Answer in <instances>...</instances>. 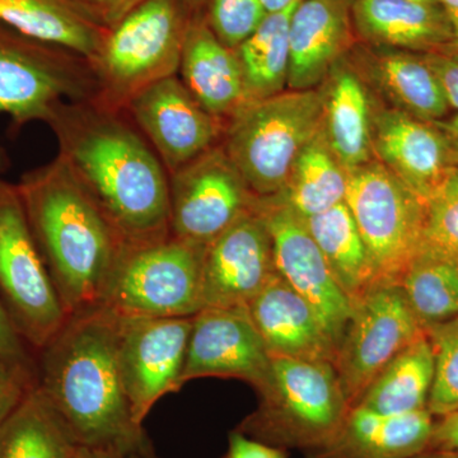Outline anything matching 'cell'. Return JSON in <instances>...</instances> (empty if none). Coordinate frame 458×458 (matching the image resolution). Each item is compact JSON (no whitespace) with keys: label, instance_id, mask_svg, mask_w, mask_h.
<instances>
[{"label":"cell","instance_id":"6da1fadb","mask_svg":"<svg viewBox=\"0 0 458 458\" xmlns=\"http://www.w3.org/2000/svg\"><path fill=\"white\" fill-rule=\"evenodd\" d=\"M47 125L57 156L126 245L170 236V177L125 110L98 99L66 102Z\"/></svg>","mask_w":458,"mask_h":458},{"label":"cell","instance_id":"7a4b0ae2","mask_svg":"<svg viewBox=\"0 0 458 458\" xmlns=\"http://www.w3.org/2000/svg\"><path fill=\"white\" fill-rule=\"evenodd\" d=\"M119 318L104 307L69 316L36 354L38 386L83 447L148 438L132 419L117 358Z\"/></svg>","mask_w":458,"mask_h":458},{"label":"cell","instance_id":"3957f363","mask_svg":"<svg viewBox=\"0 0 458 458\" xmlns=\"http://www.w3.org/2000/svg\"><path fill=\"white\" fill-rule=\"evenodd\" d=\"M17 188L65 311L99 307L125 241L59 156L23 174Z\"/></svg>","mask_w":458,"mask_h":458},{"label":"cell","instance_id":"277c9868","mask_svg":"<svg viewBox=\"0 0 458 458\" xmlns=\"http://www.w3.org/2000/svg\"><path fill=\"white\" fill-rule=\"evenodd\" d=\"M228 122L225 155L256 198L276 197L324 126V89H288L249 102Z\"/></svg>","mask_w":458,"mask_h":458},{"label":"cell","instance_id":"5b68a950","mask_svg":"<svg viewBox=\"0 0 458 458\" xmlns=\"http://www.w3.org/2000/svg\"><path fill=\"white\" fill-rule=\"evenodd\" d=\"M258 394V408L236 429L286 451L327 445L352 409L327 360L273 358L269 381Z\"/></svg>","mask_w":458,"mask_h":458},{"label":"cell","instance_id":"8992f818","mask_svg":"<svg viewBox=\"0 0 458 458\" xmlns=\"http://www.w3.org/2000/svg\"><path fill=\"white\" fill-rule=\"evenodd\" d=\"M192 14L185 0H148L108 29L92 62L98 101L123 110L147 87L177 75Z\"/></svg>","mask_w":458,"mask_h":458},{"label":"cell","instance_id":"52a82bcc","mask_svg":"<svg viewBox=\"0 0 458 458\" xmlns=\"http://www.w3.org/2000/svg\"><path fill=\"white\" fill-rule=\"evenodd\" d=\"M204 251L172 234L125 245L99 306L122 318H192L203 310Z\"/></svg>","mask_w":458,"mask_h":458},{"label":"cell","instance_id":"ba28073f","mask_svg":"<svg viewBox=\"0 0 458 458\" xmlns=\"http://www.w3.org/2000/svg\"><path fill=\"white\" fill-rule=\"evenodd\" d=\"M98 90L89 60L0 23V116L14 131L49 123L66 102L98 99Z\"/></svg>","mask_w":458,"mask_h":458},{"label":"cell","instance_id":"9c48e42d","mask_svg":"<svg viewBox=\"0 0 458 458\" xmlns=\"http://www.w3.org/2000/svg\"><path fill=\"white\" fill-rule=\"evenodd\" d=\"M0 302L36 354L69 318L27 221L17 183L2 179Z\"/></svg>","mask_w":458,"mask_h":458},{"label":"cell","instance_id":"30bf717a","mask_svg":"<svg viewBox=\"0 0 458 458\" xmlns=\"http://www.w3.org/2000/svg\"><path fill=\"white\" fill-rule=\"evenodd\" d=\"M348 172L345 204L369 250L377 283L399 284L423 247L426 203L377 159Z\"/></svg>","mask_w":458,"mask_h":458},{"label":"cell","instance_id":"8fae6325","mask_svg":"<svg viewBox=\"0 0 458 458\" xmlns=\"http://www.w3.org/2000/svg\"><path fill=\"white\" fill-rule=\"evenodd\" d=\"M426 334L410 309L405 294L394 283H376L357 302L334 367L346 400L354 408L378 373Z\"/></svg>","mask_w":458,"mask_h":458},{"label":"cell","instance_id":"7c38bea8","mask_svg":"<svg viewBox=\"0 0 458 458\" xmlns=\"http://www.w3.org/2000/svg\"><path fill=\"white\" fill-rule=\"evenodd\" d=\"M168 177L170 233L191 245L207 249L258 205L223 147H213Z\"/></svg>","mask_w":458,"mask_h":458},{"label":"cell","instance_id":"4fadbf2b","mask_svg":"<svg viewBox=\"0 0 458 458\" xmlns=\"http://www.w3.org/2000/svg\"><path fill=\"white\" fill-rule=\"evenodd\" d=\"M191 327L192 318H119V369L138 426L143 427L157 401L182 387Z\"/></svg>","mask_w":458,"mask_h":458},{"label":"cell","instance_id":"5bb4252c","mask_svg":"<svg viewBox=\"0 0 458 458\" xmlns=\"http://www.w3.org/2000/svg\"><path fill=\"white\" fill-rule=\"evenodd\" d=\"M258 209L269 228L276 271L311 304L337 349L352 316L351 300L302 218L271 199H259Z\"/></svg>","mask_w":458,"mask_h":458},{"label":"cell","instance_id":"9a60e30c","mask_svg":"<svg viewBox=\"0 0 458 458\" xmlns=\"http://www.w3.org/2000/svg\"><path fill=\"white\" fill-rule=\"evenodd\" d=\"M123 110L152 146L168 176L216 147L221 132V120L199 104L179 75L147 87Z\"/></svg>","mask_w":458,"mask_h":458},{"label":"cell","instance_id":"2e32d148","mask_svg":"<svg viewBox=\"0 0 458 458\" xmlns=\"http://www.w3.org/2000/svg\"><path fill=\"white\" fill-rule=\"evenodd\" d=\"M271 363L247 307L203 309L192 316L183 385L207 377L237 378L258 393L269 381Z\"/></svg>","mask_w":458,"mask_h":458},{"label":"cell","instance_id":"e0dca14e","mask_svg":"<svg viewBox=\"0 0 458 458\" xmlns=\"http://www.w3.org/2000/svg\"><path fill=\"white\" fill-rule=\"evenodd\" d=\"M276 274L269 228L256 205L205 249L203 309L247 307Z\"/></svg>","mask_w":458,"mask_h":458},{"label":"cell","instance_id":"ac0fdd59","mask_svg":"<svg viewBox=\"0 0 458 458\" xmlns=\"http://www.w3.org/2000/svg\"><path fill=\"white\" fill-rule=\"evenodd\" d=\"M373 152L426 204L457 170L442 131L396 108L375 114Z\"/></svg>","mask_w":458,"mask_h":458},{"label":"cell","instance_id":"d6986e66","mask_svg":"<svg viewBox=\"0 0 458 458\" xmlns=\"http://www.w3.org/2000/svg\"><path fill=\"white\" fill-rule=\"evenodd\" d=\"M271 358L327 360L336 346L318 313L279 274L247 306Z\"/></svg>","mask_w":458,"mask_h":458},{"label":"cell","instance_id":"ffe728a7","mask_svg":"<svg viewBox=\"0 0 458 458\" xmlns=\"http://www.w3.org/2000/svg\"><path fill=\"white\" fill-rule=\"evenodd\" d=\"M354 0H301L289 26L286 89H318L351 47Z\"/></svg>","mask_w":458,"mask_h":458},{"label":"cell","instance_id":"44dd1931","mask_svg":"<svg viewBox=\"0 0 458 458\" xmlns=\"http://www.w3.org/2000/svg\"><path fill=\"white\" fill-rule=\"evenodd\" d=\"M352 26L376 47L419 54L456 53V35L439 4L412 0H354Z\"/></svg>","mask_w":458,"mask_h":458},{"label":"cell","instance_id":"7402d4cb","mask_svg":"<svg viewBox=\"0 0 458 458\" xmlns=\"http://www.w3.org/2000/svg\"><path fill=\"white\" fill-rule=\"evenodd\" d=\"M177 75L199 104L218 120L231 119L247 104L236 50L216 38L200 13L190 20Z\"/></svg>","mask_w":458,"mask_h":458},{"label":"cell","instance_id":"603a6c76","mask_svg":"<svg viewBox=\"0 0 458 458\" xmlns=\"http://www.w3.org/2000/svg\"><path fill=\"white\" fill-rule=\"evenodd\" d=\"M433 423L429 410L384 415L354 406L336 436L306 458H411L427 450Z\"/></svg>","mask_w":458,"mask_h":458},{"label":"cell","instance_id":"cb8c5ba5","mask_svg":"<svg viewBox=\"0 0 458 458\" xmlns=\"http://www.w3.org/2000/svg\"><path fill=\"white\" fill-rule=\"evenodd\" d=\"M324 132L328 146L346 171L375 159L373 108L360 73L342 57L324 82Z\"/></svg>","mask_w":458,"mask_h":458},{"label":"cell","instance_id":"d4e9b609","mask_svg":"<svg viewBox=\"0 0 458 458\" xmlns=\"http://www.w3.org/2000/svg\"><path fill=\"white\" fill-rule=\"evenodd\" d=\"M0 23L33 40L78 54L90 64L108 31L73 0H0Z\"/></svg>","mask_w":458,"mask_h":458},{"label":"cell","instance_id":"484cf974","mask_svg":"<svg viewBox=\"0 0 458 458\" xmlns=\"http://www.w3.org/2000/svg\"><path fill=\"white\" fill-rule=\"evenodd\" d=\"M377 49L369 59L370 72L396 110L430 123L447 117L450 106L424 54Z\"/></svg>","mask_w":458,"mask_h":458},{"label":"cell","instance_id":"4316f807","mask_svg":"<svg viewBox=\"0 0 458 458\" xmlns=\"http://www.w3.org/2000/svg\"><path fill=\"white\" fill-rule=\"evenodd\" d=\"M80 447L38 385L0 426V458H73Z\"/></svg>","mask_w":458,"mask_h":458},{"label":"cell","instance_id":"83f0119b","mask_svg":"<svg viewBox=\"0 0 458 458\" xmlns=\"http://www.w3.org/2000/svg\"><path fill=\"white\" fill-rule=\"evenodd\" d=\"M434 372L433 349L426 333L378 373L355 406L384 415L428 410Z\"/></svg>","mask_w":458,"mask_h":458},{"label":"cell","instance_id":"f1b7e54d","mask_svg":"<svg viewBox=\"0 0 458 458\" xmlns=\"http://www.w3.org/2000/svg\"><path fill=\"white\" fill-rule=\"evenodd\" d=\"M336 282L352 304L377 283L375 267L348 205L303 219Z\"/></svg>","mask_w":458,"mask_h":458},{"label":"cell","instance_id":"f546056e","mask_svg":"<svg viewBox=\"0 0 458 458\" xmlns=\"http://www.w3.org/2000/svg\"><path fill=\"white\" fill-rule=\"evenodd\" d=\"M348 182L349 172L334 155L322 128L298 156L284 189L270 199L307 219L345 203Z\"/></svg>","mask_w":458,"mask_h":458},{"label":"cell","instance_id":"4dcf8cb0","mask_svg":"<svg viewBox=\"0 0 458 458\" xmlns=\"http://www.w3.org/2000/svg\"><path fill=\"white\" fill-rule=\"evenodd\" d=\"M300 2L278 13H267L258 29L234 49L245 81L247 104L286 89L291 64L289 26Z\"/></svg>","mask_w":458,"mask_h":458},{"label":"cell","instance_id":"1f68e13d","mask_svg":"<svg viewBox=\"0 0 458 458\" xmlns=\"http://www.w3.org/2000/svg\"><path fill=\"white\" fill-rule=\"evenodd\" d=\"M399 285L424 330L457 318L458 259L421 247Z\"/></svg>","mask_w":458,"mask_h":458},{"label":"cell","instance_id":"d6a6232c","mask_svg":"<svg viewBox=\"0 0 458 458\" xmlns=\"http://www.w3.org/2000/svg\"><path fill=\"white\" fill-rule=\"evenodd\" d=\"M434 354V382L428 410L433 417L458 408V316L427 328Z\"/></svg>","mask_w":458,"mask_h":458},{"label":"cell","instance_id":"836d02e7","mask_svg":"<svg viewBox=\"0 0 458 458\" xmlns=\"http://www.w3.org/2000/svg\"><path fill=\"white\" fill-rule=\"evenodd\" d=\"M423 247L458 259V168L427 201Z\"/></svg>","mask_w":458,"mask_h":458},{"label":"cell","instance_id":"e575fe53","mask_svg":"<svg viewBox=\"0 0 458 458\" xmlns=\"http://www.w3.org/2000/svg\"><path fill=\"white\" fill-rule=\"evenodd\" d=\"M205 17L212 31L231 49H237L258 29L267 11L261 0H208Z\"/></svg>","mask_w":458,"mask_h":458},{"label":"cell","instance_id":"d590c367","mask_svg":"<svg viewBox=\"0 0 458 458\" xmlns=\"http://www.w3.org/2000/svg\"><path fill=\"white\" fill-rule=\"evenodd\" d=\"M36 385L38 375L0 360V426Z\"/></svg>","mask_w":458,"mask_h":458},{"label":"cell","instance_id":"8d00e7d4","mask_svg":"<svg viewBox=\"0 0 458 458\" xmlns=\"http://www.w3.org/2000/svg\"><path fill=\"white\" fill-rule=\"evenodd\" d=\"M0 360L38 375L36 352L30 348L0 302Z\"/></svg>","mask_w":458,"mask_h":458},{"label":"cell","instance_id":"74e56055","mask_svg":"<svg viewBox=\"0 0 458 458\" xmlns=\"http://www.w3.org/2000/svg\"><path fill=\"white\" fill-rule=\"evenodd\" d=\"M93 21L111 29L148 0H73Z\"/></svg>","mask_w":458,"mask_h":458},{"label":"cell","instance_id":"f35d334b","mask_svg":"<svg viewBox=\"0 0 458 458\" xmlns=\"http://www.w3.org/2000/svg\"><path fill=\"white\" fill-rule=\"evenodd\" d=\"M424 56L441 84L450 110L458 113V54H424Z\"/></svg>","mask_w":458,"mask_h":458},{"label":"cell","instance_id":"ab89813d","mask_svg":"<svg viewBox=\"0 0 458 458\" xmlns=\"http://www.w3.org/2000/svg\"><path fill=\"white\" fill-rule=\"evenodd\" d=\"M221 458H288V452L234 429L229 433L228 450Z\"/></svg>","mask_w":458,"mask_h":458},{"label":"cell","instance_id":"60d3db41","mask_svg":"<svg viewBox=\"0 0 458 458\" xmlns=\"http://www.w3.org/2000/svg\"><path fill=\"white\" fill-rule=\"evenodd\" d=\"M427 450L447 452L458 457V408L434 417Z\"/></svg>","mask_w":458,"mask_h":458},{"label":"cell","instance_id":"b9f144b4","mask_svg":"<svg viewBox=\"0 0 458 458\" xmlns=\"http://www.w3.org/2000/svg\"><path fill=\"white\" fill-rule=\"evenodd\" d=\"M155 454L149 439L131 447H83L81 445L73 458H152Z\"/></svg>","mask_w":458,"mask_h":458},{"label":"cell","instance_id":"7bdbcfd3","mask_svg":"<svg viewBox=\"0 0 458 458\" xmlns=\"http://www.w3.org/2000/svg\"><path fill=\"white\" fill-rule=\"evenodd\" d=\"M442 134L445 135L450 147L452 159L458 168V113L448 119H443L441 122L433 123Z\"/></svg>","mask_w":458,"mask_h":458},{"label":"cell","instance_id":"ee69618b","mask_svg":"<svg viewBox=\"0 0 458 458\" xmlns=\"http://www.w3.org/2000/svg\"><path fill=\"white\" fill-rule=\"evenodd\" d=\"M439 4L445 9V13H447L448 18H450L452 26H454L458 54V0H439Z\"/></svg>","mask_w":458,"mask_h":458},{"label":"cell","instance_id":"f6af8a7d","mask_svg":"<svg viewBox=\"0 0 458 458\" xmlns=\"http://www.w3.org/2000/svg\"><path fill=\"white\" fill-rule=\"evenodd\" d=\"M300 0H261L267 13H278L295 4Z\"/></svg>","mask_w":458,"mask_h":458},{"label":"cell","instance_id":"bcb514c9","mask_svg":"<svg viewBox=\"0 0 458 458\" xmlns=\"http://www.w3.org/2000/svg\"><path fill=\"white\" fill-rule=\"evenodd\" d=\"M411 458H458V457L454 456V454H447V452L426 450V451L421 452V454H417V456H414Z\"/></svg>","mask_w":458,"mask_h":458},{"label":"cell","instance_id":"7dc6e473","mask_svg":"<svg viewBox=\"0 0 458 458\" xmlns=\"http://www.w3.org/2000/svg\"><path fill=\"white\" fill-rule=\"evenodd\" d=\"M11 167V158H9L7 150L0 146V174H5Z\"/></svg>","mask_w":458,"mask_h":458},{"label":"cell","instance_id":"c3c4849f","mask_svg":"<svg viewBox=\"0 0 458 458\" xmlns=\"http://www.w3.org/2000/svg\"><path fill=\"white\" fill-rule=\"evenodd\" d=\"M188 3L190 11L192 13L197 14L200 13L201 9H203L204 5L207 4L208 0H185Z\"/></svg>","mask_w":458,"mask_h":458},{"label":"cell","instance_id":"681fc988","mask_svg":"<svg viewBox=\"0 0 458 458\" xmlns=\"http://www.w3.org/2000/svg\"><path fill=\"white\" fill-rule=\"evenodd\" d=\"M412 2L427 3V4H439V0H412Z\"/></svg>","mask_w":458,"mask_h":458},{"label":"cell","instance_id":"f907efd6","mask_svg":"<svg viewBox=\"0 0 458 458\" xmlns=\"http://www.w3.org/2000/svg\"><path fill=\"white\" fill-rule=\"evenodd\" d=\"M152 458H157L156 454H153Z\"/></svg>","mask_w":458,"mask_h":458}]
</instances>
